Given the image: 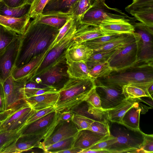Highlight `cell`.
I'll list each match as a JSON object with an SVG mask.
<instances>
[{"mask_svg":"<svg viewBox=\"0 0 153 153\" xmlns=\"http://www.w3.org/2000/svg\"><path fill=\"white\" fill-rule=\"evenodd\" d=\"M71 16L66 12L52 10L43 12L33 20L38 23L49 25L59 30Z\"/></svg>","mask_w":153,"mask_h":153,"instance_id":"18","label":"cell"},{"mask_svg":"<svg viewBox=\"0 0 153 153\" xmlns=\"http://www.w3.org/2000/svg\"><path fill=\"white\" fill-rule=\"evenodd\" d=\"M7 6L12 7H16L22 5L24 0H2Z\"/></svg>","mask_w":153,"mask_h":153,"instance_id":"51","label":"cell"},{"mask_svg":"<svg viewBox=\"0 0 153 153\" xmlns=\"http://www.w3.org/2000/svg\"><path fill=\"white\" fill-rule=\"evenodd\" d=\"M71 120L79 131L88 129L95 120L83 115L73 113Z\"/></svg>","mask_w":153,"mask_h":153,"instance_id":"41","label":"cell"},{"mask_svg":"<svg viewBox=\"0 0 153 153\" xmlns=\"http://www.w3.org/2000/svg\"><path fill=\"white\" fill-rule=\"evenodd\" d=\"M21 36L19 35L0 53V82L3 84L11 76L18 53Z\"/></svg>","mask_w":153,"mask_h":153,"instance_id":"14","label":"cell"},{"mask_svg":"<svg viewBox=\"0 0 153 153\" xmlns=\"http://www.w3.org/2000/svg\"><path fill=\"white\" fill-rule=\"evenodd\" d=\"M30 5H22L12 7L7 5L3 1L0 2V15L9 17L19 18L27 14Z\"/></svg>","mask_w":153,"mask_h":153,"instance_id":"31","label":"cell"},{"mask_svg":"<svg viewBox=\"0 0 153 153\" xmlns=\"http://www.w3.org/2000/svg\"></svg>","mask_w":153,"mask_h":153,"instance_id":"59","label":"cell"},{"mask_svg":"<svg viewBox=\"0 0 153 153\" xmlns=\"http://www.w3.org/2000/svg\"><path fill=\"white\" fill-rule=\"evenodd\" d=\"M2 1H3L2 0H0V2Z\"/></svg>","mask_w":153,"mask_h":153,"instance_id":"58","label":"cell"},{"mask_svg":"<svg viewBox=\"0 0 153 153\" xmlns=\"http://www.w3.org/2000/svg\"><path fill=\"white\" fill-rule=\"evenodd\" d=\"M97 79L104 85L121 89L131 84L148 91L153 84V64L136 63L122 70L114 71L107 77Z\"/></svg>","mask_w":153,"mask_h":153,"instance_id":"2","label":"cell"},{"mask_svg":"<svg viewBox=\"0 0 153 153\" xmlns=\"http://www.w3.org/2000/svg\"><path fill=\"white\" fill-rule=\"evenodd\" d=\"M28 13L19 18H15L0 15V25L7 29L22 35L30 22Z\"/></svg>","mask_w":153,"mask_h":153,"instance_id":"24","label":"cell"},{"mask_svg":"<svg viewBox=\"0 0 153 153\" xmlns=\"http://www.w3.org/2000/svg\"><path fill=\"white\" fill-rule=\"evenodd\" d=\"M125 10L140 22L149 23L153 19V0H133Z\"/></svg>","mask_w":153,"mask_h":153,"instance_id":"16","label":"cell"},{"mask_svg":"<svg viewBox=\"0 0 153 153\" xmlns=\"http://www.w3.org/2000/svg\"><path fill=\"white\" fill-rule=\"evenodd\" d=\"M59 96L58 91L27 97L25 100L33 109L37 111L51 107H55Z\"/></svg>","mask_w":153,"mask_h":153,"instance_id":"23","label":"cell"},{"mask_svg":"<svg viewBox=\"0 0 153 153\" xmlns=\"http://www.w3.org/2000/svg\"><path fill=\"white\" fill-rule=\"evenodd\" d=\"M139 102L132 107L126 113L123 117L120 124L134 130H140L139 119L141 110L139 105Z\"/></svg>","mask_w":153,"mask_h":153,"instance_id":"29","label":"cell"},{"mask_svg":"<svg viewBox=\"0 0 153 153\" xmlns=\"http://www.w3.org/2000/svg\"><path fill=\"white\" fill-rule=\"evenodd\" d=\"M110 126V134L115 137L116 143L110 148L111 153H143L141 146L144 133L116 123Z\"/></svg>","mask_w":153,"mask_h":153,"instance_id":"4","label":"cell"},{"mask_svg":"<svg viewBox=\"0 0 153 153\" xmlns=\"http://www.w3.org/2000/svg\"><path fill=\"white\" fill-rule=\"evenodd\" d=\"M134 32L140 37L138 63H153V27L147 26L141 22L133 25Z\"/></svg>","mask_w":153,"mask_h":153,"instance_id":"9","label":"cell"},{"mask_svg":"<svg viewBox=\"0 0 153 153\" xmlns=\"http://www.w3.org/2000/svg\"><path fill=\"white\" fill-rule=\"evenodd\" d=\"M51 0H35L30 5L28 14L30 18L34 19L43 12L45 7Z\"/></svg>","mask_w":153,"mask_h":153,"instance_id":"39","label":"cell"},{"mask_svg":"<svg viewBox=\"0 0 153 153\" xmlns=\"http://www.w3.org/2000/svg\"><path fill=\"white\" fill-rule=\"evenodd\" d=\"M123 93L126 99L149 97L153 99L147 90L131 84L125 85L122 88Z\"/></svg>","mask_w":153,"mask_h":153,"instance_id":"35","label":"cell"},{"mask_svg":"<svg viewBox=\"0 0 153 153\" xmlns=\"http://www.w3.org/2000/svg\"><path fill=\"white\" fill-rule=\"evenodd\" d=\"M51 0H50V1H51Z\"/></svg>","mask_w":153,"mask_h":153,"instance_id":"60","label":"cell"},{"mask_svg":"<svg viewBox=\"0 0 153 153\" xmlns=\"http://www.w3.org/2000/svg\"><path fill=\"white\" fill-rule=\"evenodd\" d=\"M34 111L25 99L22 100L11 108L7 117L0 124V133L20 128Z\"/></svg>","mask_w":153,"mask_h":153,"instance_id":"8","label":"cell"},{"mask_svg":"<svg viewBox=\"0 0 153 153\" xmlns=\"http://www.w3.org/2000/svg\"><path fill=\"white\" fill-rule=\"evenodd\" d=\"M143 153L153 152V135L144 133L143 140L141 146Z\"/></svg>","mask_w":153,"mask_h":153,"instance_id":"48","label":"cell"},{"mask_svg":"<svg viewBox=\"0 0 153 153\" xmlns=\"http://www.w3.org/2000/svg\"><path fill=\"white\" fill-rule=\"evenodd\" d=\"M116 142V138L111 135L107 139L96 143L87 149L105 150L109 151L111 146Z\"/></svg>","mask_w":153,"mask_h":153,"instance_id":"46","label":"cell"},{"mask_svg":"<svg viewBox=\"0 0 153 153\" xmlns=\"http://www.w3.org/2000/svg\"><path fill=\"white\" fill-rule=\"evenodd\" d=\"M73 114V112L71 110L62 112L61 114L60 120L62 121L71 120Z\"/></svg>","mask_w":153,"mask_h":153,"instance_id":"52","label":"cell"},{"mask_svg":"<svg viewBox=\"0 0 153 153\" xmlns=\"http://www.w3.org/2000/svg\"><path fill=\"white\" fill-rule=\"evenodd\" d=\"M113 71L107 61L97 65L90 69L89 74L91 77L97 79L107 77Z\"/></svg>","mask_w":153,"mask_h":153,"instance_id":"36","label":"cell"},{"mask_svg":"<svg viewBox=\"0 0 153 153\" xmlns=\"http://www.w3.org/2000/svg\"><path fill=\"white\" fill-rule=\"evenodd\" d=\"M153 84L150 85L148 89V91L150 96L153 98Z\"/></svg>","mask_w":153,"mask_h":153,"instance_id":"56","label":"cell"},{"mask_svg":"<svg viewBox=\"0 0 153 153\" xmlns=\"http://www.w3.org/2000/svg\"><path fill=\"white\" fill-rule=\"evenodd\" d=\"M105 0L94 1L78 22L80 24L99 26L106 20H122L134 25L137 19L120 10L108 6Z\"/></svg>","mask_w":153,"mask_h":153,"instance_id":"5","label":"cell"},{"mask_svg":"<svg viewBox=\"0 0 153 153\" xmlns=\"http://www.w3.org/2000/svg\"><path fill=\"white\" fill-rule=\"evenodd\" d=\"M95 86V79L70 78L59 90L55 108L56 111L71 110L85 101L90 91Z\"/></svg>","mask_w":153,"mask_h":153,"instance_id":"3","label":"cell"},{"mask_svg":"<svg viewBox=\"0 0 153 153\" xmlns=\"http://www.w3.org/2000/svg\"><path fill=\"white\" fill-rule=\"evenodd\" d=\"M59 31L55 27L38 23L33 19L30 22L21 36L13 67L21 68L50 48Z\"/></svg>","mask_w":153,"mask_h":153,"instance_id":"1","label":"cell"},{"mask_svg":"<svg viewBox=\"0 0 153 153\" xmlns=\"http://www.w3.org/2000/svg\"><path fill=\"white\" fill-rule=\"evenodd\" d=\"M11 108L0 112V124L5 119L11 111Z\"/></svg>","mask_w":153,"mask_h":153,"instance_id":"55","label":"cell"},{"mask_svg":"<svg viewBox=\"0 0 153 153\" xmlns=\"http://www.w3.org/2000/svg\"><path fill=\"white\" fill-rule=\"evenodd\" d=\"M65 52L44 71L30 79L59 91L70 78L67 71Z\"/></svg>","mask_w":153,"mask_h":153,"instance_id":"6","label":"cell"},{"mask_svg":"<svg viewBox=\"0 0 153 153\" xmlns=\"http://www.w3.org/2000/svg\"><path fill=\"white\" fill-rule=\"evenodd\" d=\"M93 50L81 44L68 48L65 52L67 62L83 61L85 62L93 53Z\"/></svg>","mask_w":153,"mask_h":153,"instance_id":"28","label":"cell"},{"mask_svg":"<svg viewBox=\"0 0 153 153\" xmlns=\"http://www.w3.org/2000/svg\"><path fill=\"white\" fill-rule=\"evenodd\" d=\"M140 35L136 32L122 34L115 40L108 43L103 47L93 51L97 52L121 48L133 43L140 38Z\"/></svg>","mask_w":153,"mask_h":153,"instance_id":"27","label":"cell"},{"mask_svg":"<svg viewBox=\"0 0 153 153\" xmlns=\"http://www.w3.org/2000/svg\"><path fill=\"white\" fill-rule=\"evenodd\" d=\"M117 49L93 52L86 62L89 70L97 65L108 61Z\"/></svg>","mask_w":153,"mask_h":153,"instance_id":"33","label":"cell"},{"mask_svg":"<svg viewBox=\"0 0 153 153\" xmlns=\"http://www.w3.org/2000/svg\"><path fill=\"white\" fill-rule=\"evenodd\" d=\"M35 0H24L22 5H30L32 4Z\"/></svg>","mask_w":153,"mask_h":153,"instance_id":"57","label":"cell"},{"mask_svg":"<svg viewBox=\"0 0 153 153\" xmlns=\"http://www.w3.org/2000/svg\"><path fill=\"white\" fill-rule=\"evenodd\" d=\"M19 35L0 25V53Z\"/></svg>","mask_w":153,"mask_h":153,"instance_id":"38","label":"cell"},{"mask_svg":"<svg viewBox=\"0 0 153 153\" xmlns=\"http://www.w3.org/2000/svg\"><path fill=\"white\" fill-rule=\"evenodd\" d=\"M47 87L48 86L38 83L31 79H28L25 87V98L34 96L36 91Z\"/></svg>","mask_w":153,"mask_h":153,"instance_id":"43","label":"cell"},{"mask_svg":"<svg viewBox=\"0 0 153 153\" xmlns=\"http://www.w3.org/2000/svg\"><path fill=\"white\" fill-rule=\"evenodd\" d=\"M80 153H111V152L105 150L87 149L82 150Z\"/></svg>","mask_w":153,"mask_h":153,"instance_id":"53","label":"cell"},{"mask_svg":"<svg viewBox=\"0 0 153 153\" xmlns=\"http://www.w3.org/2000/svg\"><path fill=\"white\" fill-rule=\"evenodd\" d=\"M75 19L71 16L65 24L59 30L56 39L51 45L50 50L53 48L64 36L74 25Z\"/></svg>","mask_w":153,"mask_h":153,"instance_id":"44","label":"cell"},{"mask_svg":"<svg viewBox=\"0 0 153 153\" xmlns=\"http://www.w3.org/2000/svg\"><path fill=\"white\" fill-rule=\"evenodd\" d=\"M67 71L69 78L79 79L91 78L89 74V70L85 62L67 61Z\"/></svg>","mask_w":153,"mask_h":153,"instance_id":"30","label":"cell"},{"mask_svg":"<svg viewBox=\"0 0 153 153\" xmlns=\"http://www.w3.org/2000/svg\"><path fill=\"white\" fill-rule=\"evenodd\" d=\"M50 50V48L20 68L13 67L11 72V76L16 80L27 76H29V79H30L40 65Z\"/></svg>","mask_w":153,"mask_h":153,"instance_id":"21","label":"cell"},{"mask_svg":"<svg viewBox=\"0 0 153 153\" xmlns=\"http://www.w3.org/2000/svg\"><path fill=\"white\" fill-rule=\"evenodd\" d=\"M77 22L59 42L48 53L32 77L41 73L56 60L69 47L76 29ZM31 77V78H32Z\"/></svg>","mask_w":153,"mask_h":153,"instance_id":"12","label":"cell"},{"mask_svg":"<svg viewBox=\"0 0 153 153\" xmlns=\"http://www.w3.org/2000/svg\"><path fill=\"white\" fill-rule=\"evenodd\" d=\"M111 135L102 136L88 129L80 130L76 136L73 147L82 150L87 149L96 143L107 139Z\"/></svg>","mask_w":153,"mask_h":153,"instance_id":"19","label":"cell"},{"mask_svg":"<svg viewBox=\"0 0 153 153\" xmlns=\"http://www.w3.org/2000/svg\"><path fill=\"white\" fill-rule=\"evenodd\" d=\"M29 76L16 80L11 76L3 83L5 100V110L11 108L25 100V87Z\"/></svg>","mask_w":153,"mask_h":153,"instance_id":"11","label":"cell"},{"mask_svg":"<svg viewBox=\"0 0 153 153\" xmlns=\"http://www.w3.org/2000/svg\"><path fill=\"white\" fill-rule=\"evenodd\" d=\"M122 34L105 36L83 42L82 44L93 51L100 48L115 40Z\"/></svg>","mask_w":153,"mask_h":153,"instance_id":"34","label":"cell"},{"mask_svg":"<svg viewBox=\"0 0 153 153\" xmlns=\"http://www.w3.org/2000/svg\"><path fill=\"white\" fill-rule=\"evenodd\" d=\"M95 0H76L66 11L79 21Z\"/></svg>","mask_w":153,"mask_h":153,"instance_id":"32","label":"cell"},{"mask_svg":"<svg viewBox=\"0 0 153 153\" xmlns=\"http://www.w3.org/2000/svg\"><path fill=\"white\" fill-rule=\"evenodd\" d=\"M110 122L94 121L88 129L103 136L111 135Z\"/></svg>","mask_w":153,"mask_h":153,"instance_id":"40","label":"cell"},{"mask_svg":"<svg viewBox=\"0 0 153 153\" xmlns=\"http://www.w3.org/2000/svg\"><path fill=\"white\" fill-rule=\"evenodd\" d=\"M55 111L54 107H51L39 111L35 110L34 113L28 118L26 123L28 125L46 115Z\"/></svg>","mask_w":153,"mask_h":153,"instance_id":"47","label":"cell"},{"mask_svg":"<svg viewBox=\"0 0 153 153\" xmlns=\"http://www.w3.org/2000/svg\"><path fill=\"white\" fill-rule=\"evenodd\" d=\"M88 105L86 102L85 101L71 111L73 113L83 115L91 119L88 112Z\"/></svg>","mask_w":153,"mask_h":153,"instance_id":"49","label":"cell"},{"mask_svg":"<svg viewBox=\"0 0 153 153\" xmlns=\"http://www.w3.org/2000/svg\"><path fill=\"white\" fill-rule=\"evenodd\" d=\"M105 36L114 35L134 32L133 25L122 20H106L99 26Z\"/></svg>","mask_w":153,"mask_h":153,"instance_id":"20","label":"cell"},{"mask_svg":"<svg viewBox=\"0 0 153 153\" xmlns=\"http://www.w3.org/2000/svg\"><path fill=\"white\" fill-rule=\"evenodd\" d=\"M42 136L35 135L22 134L16 141L14 146V153L29 151L33 148H39Z\"/></svg>","mask_w":153,"mask_h":153,"instance_id":"26","label":"cell"},{"mask_svg":"<svg viewBox=\"0 0 153 153\" xmlns=\"http://www.w3.org/2000/svg\"><path fill=\"white\" fill-rule=\"evenodd\" d=\"M95 82L96 90L100 97L103 110L114 108L126 99L122 89L104 85L97 79H95Z\"/></svg>","mask_w":153,"mask_h":153,"instance_id":"13","label":"cell"},{"mask_svg":"<svg viewBox=\"0 0 153 153\" xmlns=\"http://www.w3.org/2000/svg\"><path fill=\"white\" fill-rule=\"evenodd\" d=\"M27 126L25 123L16 130L0 133V153H14L16 143Z\"/></svg>","mask_w":153,"mask_h":153,"instance_id":"22","label":"cell"},{"mask_svg":"<svg viewBox=\"0 0 153 153\" xmlns=\"http://www.w3.org/2000/svg\"><path fill=\"white\" fill-rule=\"evenodd\" d=\"M61 112L53 111L28 125L22 134L42 136L44 140L52 133L60 120Z\"/></svg>","mask_w":153,"mask_h":153,"instance_id":"10","label":"cell"},{"mask_svg":"<svg viewBox=\"0 0 153 153\" xmlns=\"http://www.w3.org/2000/svg\"><path fill=\"white\" fill-rule=\"evenodd\" d=\"M85 101L94 108L103 110L102 108L100 98L96 92L95 86L90 91Z\"/></svg>","mask_w":153,"mask_h":153,"instance_id":"45","label":"cell"},{"mask_svg":"<svg viewBox=\"0 0 153 153\" xmlns=\"http://www.w3.org/2000/svg\"><path fill=\"white\" fill-rule=\"evenodd\" d=\"M76 136L55 143L45 148L43 151L45 153H59L60 151L71 148L73 147Z\"/></svg>","mask_w":153,"mask_h":153,"instance_id":"37","label":"cell"},{"mask_svg":"<svg viewBox=\"0 0 153 153\" xmlns=\"http://www.w3.org/2000/svg\"><path fill=\"white\" fill-rule=\"evenodd\" d=\"M82 150L81 149L73 147L67 150L59 152V153H80Z\"/></svg>","mask_w":153,"mask_h":153,"instance_id":"54","label":"cell"},{"mask_svg":"<svg viewBox=\"0 0 153 153\" xmlns=\"http://www.w3.org/2000/svg\"><path fill=\"white\" fill-rule=\"evenodd\" d=\"M76 0H52L47 4V10H60L67 9L68 10Z\"/></svg>","mask_w":153,"mask_h":153,"instance_id":"42","label":"cell"},{"mask_svg":"<svg viewBox=\"0 0 153 153\" xmlns=\"http://www.w3.org/2000/svg\"><path fill=\"white\" fill-rule=\"evenodd\" d=\"M5 97L2 83L0 82V111H5Z\"/></svg>","mask_w":153,"mask_h":153,"instance_id":"50","label":"cell"},{"mask_svg":"<svg viewBox=\"0 0 153 153\" xmlns=\"http://www.w3.org/2000/svg\"><path fill=\"white\" fill-rule=\"evenodd\" d=\"M140 40V37L125 47L117 49L110 57L108 61L114 71L122 70L137 63Z\"/></svg>","mask_w":153,"mask_h":153,"instance_id":"7","label":"cell"},{"mask_svg":"<svg viewBox=\"0 0 153 153\" xmlns=\"http://www.w3.org/2000/svg\"><path fill=\"white\" fill-rule=\"evenodd\" d=\"M140 102V98L125 99L117 106L106 110L110 122L121 123L123 117L132 107Z\"/></svg>","mask_w":153,"mask_h":153,"instance_id":"25","label":"cell"},{"mask_svg":"<svg viewBox=\"0 0 153 153\" xmlns=\"http://www.w3.org/2000/svg\"><path fill=\"white\" fill-rule=\"evenodd\" d=\"M76 29L69 48L100 37L105 36L99 26L80 23L77 21Z\"/></svg>","mask_w":153,"mask_h":153,"instance_id":"17","label":"cell"},{"mask_svg":"<svg viewBox=\"0 0 153 153\" xmlns=\"http://www.w3.org/2000/svg\"></svg>","mask_w":153,"mask_h":153,"instance_id":"61","label":"cell"},{"mask_svg":"<svg viewBox=\"0 0 153 153\" xmlns=\"http://www.w3.org/2000/svg\"><path fill=\"white\" fill-rule=\"evenodd\" d=\"M79 131L71 120L66 121L60 120L51 134L41 142L39 148L43 150L55 143L74 136Z\"/></svg>","mask_w":153,"mask_h":153,"instance_id":"15","label":"cell"}]
</instances>
